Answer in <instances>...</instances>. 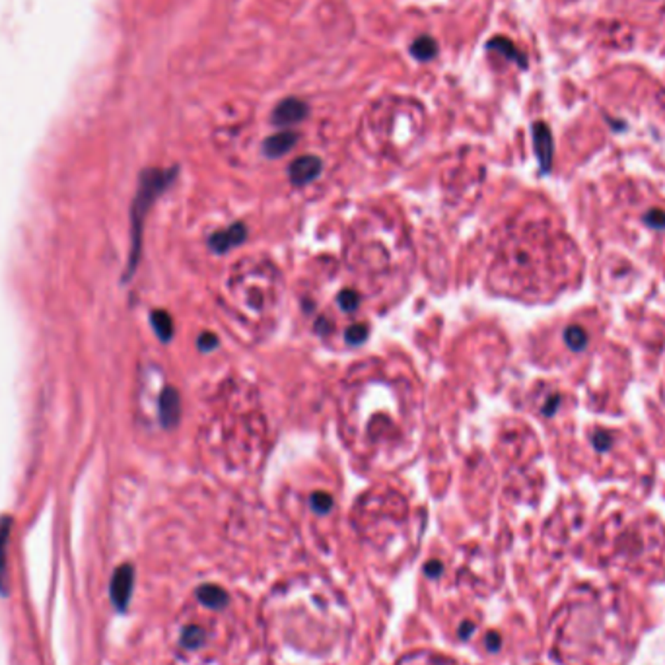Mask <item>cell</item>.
Returning <instances> with one entry per match:
<instances>
[{
  "label": "cell",
  "mask_w": 665,
  "mask_h": 665,
  "mask_svg": "<svg viewBox=\"0 0 665 665\" xmlns=\"http://www.w3.org/2000/svg\"><path fill=\"white\" fill-rule=\"evenodd\" d=\"M177 169H146L140 174L139 189L134 195V201L131 204V255L127 262V274L125 279H129L136 271V265L140 261V251H142V230H144V220L152 204L156 199L166 191L169 185L175 181Z\"/></svg>",
  "instance_id": "6da1fadb"
},
{
  "label": "cell",
  "mask_w": 665,
  "mask_h": 665,
  "mask_svg": "<svg viewBox=\"0 0 665 665\" xmlns=\"http://www.w3.org/2000/svg\"><path fill=\"white\" fill-rule=\"evenodd\" d=\"M132 584H134V568H132L131 564H121L119 568L113 572V578H111V601L113 605L119 609V611H125L127 609V605H129V599H131L132 595Z\"/></svg>",
  "instance_id": "7a4b0ae2"
},
{
  "label": "cell",
  "mask_w": 665,
  "mask_h": 665,
  "mask_svg": "<svg viewBox=\"0 0 665 665\" xmlns=\"http://www.w3.org/2000/svg\"><path fill=\"white\" fill-rule=\"evenodd\" d=\"M158 409H160L162 426L167 430L175 428L179 424V419H181V397L177 393V389L164 387V391L160 393Z\"/></svg>",
  "instance_id": "3957f363"
},
{
  "label": "cell",
  "mask_w": 665,
  "mask_h": 665,
  "mask_svg": "<svg viewBox=\"0 0 665 665\" xmlns=\"http://www.w3.org/2000/svg\"><path fill=\"white\" fill-rule=\"evenodd\" d=\"M306 117V102H302V99H298V97H286V99H282V102L274 107V111H272V122L279 125V127L296 125V122L304 121Z\"/></svg>",
  "instance_id": "277c9868"
},
{
  "label": "cell",
  "mask_w": 665,
  "mask_h": 665,
  "mask_svg": "<svg viewBox=\"0 0 665 665\" xmlns=\"http://www.w3.org/2000/svg\"><path fill=\"white\" fill-rule=\"evenodd\" d=\"M245 237H247V227L241 222H234L226 230H220L216 234H212L209 237V245L214 253H227L230 249L244 244Z\"/></svg>",
  "instance_id": "5b68a950"
},
{
  "label": "cell",
  "mask_w": 665,
  "mask_h": 665,
  "mask_svg": "<svg viewBox=\"0 0 665 665\" xmlns=\"http://www.w3.org/2000/svg\"><path fill=\"white\" fill-rule=\"evenodd\" d=\"M319 174H321V160L317 156L296 158L288 167L290 181L298 187L312 183Z\"/></svg>",
  "instance_id": "8992f818"
},
{
  "label": "cell",
  "mask_w": 665,
  "mask_h": 665,
  "mask_svg": "<svg viewBox=\"0 0 665 665\" xmlns=\"http://www.w3.org/2000/svg\"><path fill=\"white\" fill-rule=\"evenodd\" d=\"M533 144L537 158L541 162V167L547 172L551 167L552 160V134L549 127L542 121H537L533 125Z\"/></svg>",
  "instance_id": "52a82bcc"
},
{
  "label": "cell",
  "mask_w": 665,
  "mask_h": 665,
  "mask_svg": "<svg viewBox=\"0 0 665 665\" xmlns=\"http://www.w3.org/2000/svg\"><path fill=\"white\" fill-rule=\"evenodd\" d=\"M296 142H298V132H292V131L276 132V134H272V136H269V139H265V142H262V152H265V156H269V158H280L294 148V146H296Z\"/></svg>",
  "instance_id": "ba28073f"
},
{
  "label": "cell",
  "mask_w": 665,
  "mask_h": 665,
  "mask_svg": "<svg viewBox=\"0 0 665 665\" xmlns=\"http://www.w3.org/2000/svg\"><path fill=\"white\" fill-rule=\"evenodd\" d=\"M197 597H199V601H201L204 607H210V609H224L230 601V595L226 594V589H222L216 584H204L197 589Z\"/></svg>",
  "instance_id": "9c48e42d"
},
{
  "label": "cell",
  "mask_w": 665,
  "mask_h": 665,
  "mask_svg": "<svg viewBox=\"0 0 665 665\" xmlns=\"http://www.w3.org/2000/svg\"><path fill=\"white\" fill-rule=\"evenodd\" d=\"M486 49H489V51H498L500 55H504V57H506L507 61L516 62V64H519L522 69H527V59H525V55L519 51L516 45L510 41V39H506V37H494V39H490L489 43H486Z\"/></svg>",
  "instance_id": "30bf717a"
},
{
  "label": "cell",
  "mask_w": 665,
  "mask_h": 665,
  "mask_svg": "<svg viewBox=\"0 0 665 665\" xmlns=\"http://www.w3.org/2000/svg\"><path fill=\"white\" fill-rule=\"evenodd\" d=\"M10 517H0V594H6V547H8Z\"/></svg>",
  "instance_id": "8fae6325"
},
{
  "label": "cell",
  "mask_w": 665,
  "mask_h": 665,
  "mask_svg": "<svg viewBox=\"0 0 665 665\" xmlns=\"http://www.w3.org/2000/svg\"><path fill=\"white\" fill-rule=\"evenodd\" d=\"M411 55L420 62L432 61L438 55V43L430 35H420L411 45Z\"/></svg>",
  "instance_id": "7c38bea8"
},
{
  "label": "cell",
  "mask_w": 665,
  "mask_h": 665,
  "mask_svg": "<svg viewBox=\"0 0 665 665\" xmlns=\"http://www.w3.org/2000/svg\"><path fill=\"white\" fill-rule=\"evenodd\" d=\"M150 321H152V327H154V331H156L160 341H172V337H174V321H172V315L164 312V309H156V312H152V315H150Z\"/></svg>",
  "instance_id": "4fadbf2b"
},
{
  "label": "cell",
  "mask_w": 665,
  "mask_h": 665,
  "mask_svg": "<svg viewBox=\"0 0 665 665\" xmlns=\"http://www.w3.org/2000/svg\"><path fill=\"white\" fill-rule=\"evenodd\" d=\"M204 640H206V632L201 626H197V624H191V626H187L181 632V646L189 648V650L201 648L204 644Z\"/></svg>",
  "instance_id": "5bb4252c"
},
{
  "label": "cell",
  "mask_w": 665,
  "mask_h": 665,
  "mask_svg": "<svg viewBox=\"0 0 665 665\" xmlns=\"http://www.w3.org/2000/svg\"><path fill=\"white\" fill-rule=\"evenodd\" d=\"M309 504H312V507L317 514H327V512H331L332 498L327 492H314L312 498H309Z\"/></svg>",
  "instance_id": "9a60e30c"
},
{
  "label": "cell",
  "mask_w": 665,
  "mask_h": 665,
  "mask_svg": "<svg viewBox=\"0 0 665 665\" xmlns=\"http://www.w3.org/2000/svg\"><path fill=\"white\" fill-rule=\"evenodd\" d=\"M339 306H341L344 312H356L360 306V296L354 290H342L341 294H339Z\"/></svg>",
  "instance_id": "2e32d148"
},
{
  "label": "cell",
  "mask_w": 665,
  "mask_h": 665,
  "mask_svg": "<svg viewBox=\"0 0 665 665\" xmlns=\"http://www.w3.org/2000/svg\"><path fill=\"white\" fill-rule=\"evenodd\" d=\"M366 339H368L366 325L356 323L346 329V342H349V344H354V346H356V344H362Z\"/></svg>",
  "instance_id": "e0dca14e"
},
{
  "label": "cell",
  "mask_w": 665,
  "mask_h": 665,
  "mask_svg": "<svg viewBox=\"0 0 665 665\" xmlns=\"http://www.w3.org/2000/svg\"><path fill=\"white\" fill-rule=\"evenodd\" d=\"M566 342L572 350H582V346L586 344V335L580 327H570L566 331Z\"/></svg>",
  "instance_id": "ac0fdd59"
},
{
  "label": "cell",
  "mask_w": 665,
  "mask_h": 665,
  "mask_svg": "<svg viewBox=\"0 0 665 665\" xmlns=\"http://www.w3.org/2000/svg\"><path fill=\"white\" fill-rule=\"evenodd\" d=\"M218 346V339H216V335H212V332H202L201 337H199V349L202 352H206V350H214Z\"/></svg>",
  "instance_id": "d6986e66"
},
{
  "label": "cell",
  "mask_w": 665,
  "mask_h": 665,
  "mask_svg": "<svg viewBox=\"0 0 665 665\" xmlns=\"http://www.w3.org/2000/svg\"><path fill=\"white\" fill-rule=\"evenodd\" d=\"M424 572H426L430 578L440 576V574H442V564L436 562V560H432V562H428V564L424 566Z\"/></svg>",
  "instance_id": "ffe728a7"
},
{
  "label": "cell",
  "mask_w": 665,
  "mask_h": 665,
  "mask_svg": "<svg viewBox=\"0 0 665 665\" xmlns=\"http://www.w3.org/2000/svg\"><path fill=\"white\" fill-rule=\"evenodd\" d=\"M486 646H489L490 652H498L500 636L496 634V632H490L489 636H486Z\"/></svg>",
  "instance_id": "44dd1931"
},
{
  "label": "cell",
  "mask_w": 665,
  "mask_h": 665,
  "mask_svg": "<svg viewBox=\"0 0 665 665\" xmlns=\"http://www.w3.org/2000/svg\"><path fill=\"white\" fill-rule=\"evenodd\" d=\"M472 630H475V626H472L471 622H465L463 626L459 629V636H461V638H463V640H467V638H469V636H471Z\"/></svg>",
  "instance_id": "7402d4cb"
}]
</instances>
